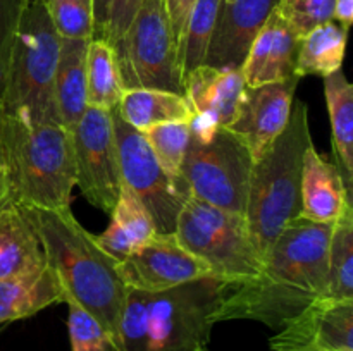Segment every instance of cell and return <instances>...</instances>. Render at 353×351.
<instances>
[{
    "label": "cell",
    "instance_id": "6da1fadb",
    "mask_svg": "<svg viewBox=\"0 0 353 351\" xmlns=\"http://www.w3.org/2000/svg\"><path fill=\"white\" fill-rule=\"evenodd\" d=\"M333 224L296 217L276 237L254 277L223 281L212 322L257 320L279 330L316 299L327 295Z\"/></svg>",
    "mask_w": 353,
    "mask_h": 351
},
{
    "label": "cell",
    "instance_id": "7a4b0ae2",
    "mask_svg": "<svg viewBox=\"0 0 353 351\" xmlns=\"http://www.w3.org/2000/svg\"><path fill=\"white\" fill-rule=\"evenodd\" d=\"M21 209L40 237L48 267L61 282L64 301L71 299L92 313L109 334L116 351L128 295L119 262L78 222L71 209Z\"/></svg>",
    "mask_w": 353,
    "mask_h": 351
},
{
    "label": "cell",
    "instance_id": "3957f363",
    "mask_svg": "<svg viewBox=\"0 0 353 351\" xmlns=\"http://www.w3.org/2000/svg\"><path fill=\"white\" fill-rule=\"evenodd\" d=\"M223 279L214 275L164 291L128 289L116 351H199L207 348Z\"/></svg>",
    "mask_w": 353,
    "mask_h": 351
},
{
    "label": "cell",
    "instance_id": "277c9868",
    "mask_svg": "<svg viewBox=\"0 0 353 351\" xmlns=\"http://www.w3.org/2000/svg\"><path fill=\"white\" fill-rule=\"evenodd\" d=\"M312 143L307 103L293 102L288 124L254 162L248 182L247 220L254 246L264 264L276 237L302 210L303 155Z\"/></svg>",
    "mask_w": 353,
    "mask_h": 351
},
{
    "label": "cell",
    "instance_id": "5b68a950",
    "mask_svg": "<svg viewBox=\"0 0 353 351\" xmlns=\"http://www.w3.org/2000/svg\"><path fill=\"white\" fill-rule=\"evenodd\" d=\"M2 140L12 203L69 209L76 186L71 131L62 124H26L2 112Z\"/></svg>",
    "mask_w": 353,
    "mask_h": 351
},
{
    "label": "cell",
    "instance_id": "8992f818",
    "mask_svg": "<svg viewBox=\"0 0 353 351\" xmlns=\"http://www.w3.org/2000/svg\"><path fill=\"white\" fill-rule=\"evenodd\" d=\"M61 36L43 0H24L14 36L2 112L26 124H62L55 105Z\"/></svg>",
    "mask_w": 353,
    "mask_h": 351
},
{
    "label": "cell",
    "instance_id": "52a82bcc",
    "mask_svg": "<svg viewBox=\"0 0 353 351\" xmlns=\"http://www.w3.org/2000/svg\"><path fill=\"white\" fill-rule=\"evenodd\" d=\"M174 236L185 250L205 262L217 279L254 277L262 270L245 217L192 195L179 210Z\"/></svg>",
    "mask_w": 353,
    "mask_h": 351
},
{
    "label": "cell",
    "instance_id": "ba28073f",
    "mask_svg": "<svg viewBox=\"0 0 353 351\" xmlns=\"http://www.w3.org/2000/svg\"><path fill=\"white\" fill-rule=\"evenodd\" d=\"M254 162L248 148L226 127H217L207 138L190 133L181 179L195 198L245 217Z\"/></svg>",
    "mask_w": 353,
    "mask_h": 351
},
{
    "label": "cell",
    "instance_id": "9c48e42d",
    "mask_svg": "<svg viewBox=\"0 0 353 351\" xmlns=\"http://www.w3.org/2000/svg\"><path fill=\"white\" fill-rule=\"evenodd\" d=\"M112 50L123 89L155 88L185 95L164 0H141Z\"/></svg>",
    "mask_w": 353,
    "mask_h": 351
},
{
    "label": "cell",
    "instance_id": "30bf717a",
    "mask_svg": "<svg viewBox=\"0 0 353 351\" xmlns=\"http://www.w3.org/2000/svg\"><path fill=\"white\" fill-rule=\"evenodd\" d=\"M123 182H126L154 219L157 233H174L176 220L190 196L183 179H172L157 162L143 134L110 110Z\"/></svg>",
    "mask_w": 353,
    "mask_h": 351
},
{
    "label": "cell",
    "instance_id": "8fae6325",
    "mask_svg": "<svg viewBox=\"0 0 353 351\" xmlns=\"http://www.w3.org/2000/svg\"><path fill=\"white\" fill-rule=\"evenodd\" d=\"M76 184L90 205L110 213L121 193L119 157L109 110L88 107L71 129Z\"/></svg>",
    "mask_w": 353,
    "mask_h": 351
},
{
    "label": "cell",
    "instance_id": "7c38bea8",
    "mask_svg": "<svg viewBox=\"0 0 353 351\" xmlns=\"http://www.w3.org/2000/svg\"><path fill=\"white\" fill-rule=\"evenodd\" d=\"M119 274L128 289L155 292L210 277L212 272L205 262L179 244L174 233H155L150 241L119 262Z\"/></svg>",
    "mask_w": 353,
    "mask_h": 351
},
{
    "label": "cell",
    "instance_id": "4fadbf2b",
    "mask_svg": "<svg viewBox=\"0 0 353 351\" xmlns=\"http://www.w3.org/2000/svg\"><path fill=\"white\" fill-rule=\"evenodd\" d=\"M271 351H353V299H316L269 339Z\"/></svg>",
    "mask_w": 353,
    "mask_h": 351
},
{
    "label": "cell",
    "instance_id": "5bb4252c",
    "mask_svg": "<svg viewBox=\"0 0 353 351\" xmlns=\"http://www.w3.org/2000/svg\"><path fill=\"white\" fill-rule=\"evenodd\" d=\"M299 81L300 78H292L281 83L245 86L236 114L226 129L248 148L254 160L262 157L288 124Z\"/></svg>",
    "mask_w": 353,
    "mask_h": 351
},
{
    "label": "cell",
    "instance_id": "9a60e30c",
    "mask_svg": "<svg viewBox=\"0 0 353 351\" xmlns=\"http://www.w3.org/2000/svg\"><path fill=\"white\" fill-rule=\"evenodd\" d=\"M245 86L240 69L200 65L190 72L185 81V96L193 110L190 133L207 138L217 127H226L236 114Z\"/></svg>",
    "mask_w": 353,
    "mask_h": 351
},
{
    "label": "cell",
    "instance_id": "2e32d148",
    "mask_svg": "<svg viewBox=\"0 0 353 351\" xmlns=\"http://www.w3.org/2000/svg\"><path fill=\"white\" fill-rule=\"evenodd\" d=\"M278 0H221L203 65L241 69L250 45L268 23Z\"/></svg>",
    "mask_w": 353,
    "mask_h": 351
},
{
    "label": "cell",
    "instance_id": "e0dca14e",
    "mask_svg": "<svg viewBox=\"0 0 353 351\" xmlns=\"http://www.w3.org/2000/svg\"><path fill=\"white\" fill-rule=\"evenodd\" d=\"M300 38L278 16L276 10L269 16L241 65V76L247 86H261L299 78L295 74Z\"/></svg>",
    "mask_w": 353,
    "mask_h": 351
},
{
    "label": "cell",
    "instance_id": "ac0fdd59",
    "mask_svg": "<svg viewBox=\"0 0 353 351\" xmlns=\"http://www.w3.org/2000/svg\"><path fill=\"white\" fill-rule=\"evenodd\" d=\"M302 210L300 217L319 224H334L345 209L352 205V193L347 191L338 167L310 145L303 155Z\"/></svg>",
    "mask_w": 353,
    "mask_h": 351
},
{
    "label": "cell",
    "instance_id": "d6986e66",
    "mask_svg": "<svg viewBox=\"0 0 353 351\" xmlns=\"http://www.w3.org/2000/svg\"><path fill=\"white\" fill-rule=\"evenodd\" d=\"M47 267L43 246L16 203L0 209V279L34 274Z\"/></svg>",
    "mask_w": 353,
    "mask_h": 351
},
{
    "label": "cell",
    "instance_id": "ffe728a7",
    "mask_svg": "<svg viewBox=\"0 0 353 351\" xmlns=\"http://www.w3.org/2000/svg\"><path fill=\"white\" fill-rule=\"evenodd\" d=\"M109 215L107 229L95 237L100 246L117 262L143 246L157 233L150 212L126 182L121 184L119 198Z\"/></svg>",
    "mask_w": 353,
    "mask_h": 351
},
{
    "label": "cell",
    "instance_id": "44dd1931",
    "mask_svg": "<svg viewBox=\"0 0 353 351\" xmlns=\"http://www.w3.org/2000/svg\"><path fill=\"white\" fill-rule=\"evenodd\" d=\"M90 40L61 38L57 69H55V105L62 126L69 131L79 123L88 109L86 95V48Z\"/></svg>",
    "mask_w": 353,
    "mask_h": 351
},
{
    "label": "cell",
    "instance_id": "7402d4cb",
    "mask_svg": "<svg viewBox=\"0 0 353 351\" xmlns=\"http://www.w3.org/2000/svg\"><path fill=\"white\" fill-rule=\"evenodd\" d=\"M61 301L64 292L48 264L34 274L0 279V323L28 319Z\"/></svg>",
    "mask_w": 353,
    "mask_h": 351
},
{
    "label": "cell",
    "instance_id": "603a6c76",
    "mask_svg": "<svg viewBox=\"0 0 353 351\" xmlns=\"http://www.w3.org/2000/svg\"><path fill=\"white\" fill-rule=\"evenodd\" d=\"M116 110L130 126L140 133L157 124L192 123L193 119V110L186 96L168 89H123Z\"/></svg>",
    "mask_w": 353,
    "mask_h": 351
},
{
    "label": "cell",
    "instance_id": "cb8c5ba5",
    "mask_svg": "<svg viewBox=\"0 0 353 351\" xmlns=\"http://www.w3.org/2000/svg\"><path fill=\"white\" fill-rule=\"evenodd\" d=\"M324 96L331 119L334 165L348 193L353 188V86L336 71L324 78Z\"/></svg>",
    "mask_w": 353,
    "mask_h": 351
},
{
    "label": "cell",
    "instance_id": "d4e9b609",
    "mask_svg": "<svg viewBox=\"0 0 353 351\" xmlns=\"http://www.w3.org/2000/svg\"><path fill=\"white\" fill-rule=\"evenodd\" d=\"M348 30L338 23L323 24L310 31L300 40L299 57H296L295 74L303 76H326L340 71L345 58Z\"/></svg>",
    "mask_w": 353,
    "mask_h": 351
},
{
    "label": "cell",
    "instance_id": "484cf974",
    "mask_svg": "<svg viewBox=\"0 0 353 351\" xmlns=\"http://www.w3.org/2000/svg\"><path fill=\"white\" fill-rule=\"evenodd\" d=\"M86 95L88 107L114 110L123 95L114 50L107 41L92 38L86 48Z\"/></svg>",
    "mask_w": 353,
    "mask_h": 351
},
{
    "label": "cell",
    "instance_id": "4316f807",
    "mask_svg": "<svg viewBox=\"0 0 353 351\" xmlns=\"http://www.w3.org/2000/svg\"><path fill=\"white\" fill-rule=\"evenodd\" d=\"M327 295L336 299H353V209L348 205L343 215L333 224L330 237Z\"/></svg>",
    "mask_w": 353,
    "mask_h": 351
},
{
    "label": "cell",
    "instance_id": "83f0119b",
    "mask_svg": "<svg viewBox=\"0 0 353 351\" xmlns=\"http://www.w3.org/2000/svg\"><path fill=\"white\" fill-rule=\"evenodd\" d=\"M219 6L221 0H195L185 36L178 48V64L183 86L190 72L205 62Z\"/></svg>",
    "mask_w": 353,
    "mask_h": 351
},
{
    "label": "cell",
    "instance_id": "f1b7e54d",
    "mask_svg": "<svg viewBox=\"0 0 353 351\" xmlns=\"http://www.w3.org/2000/svg\"><path fill=\"white\" fill-rule=\"evenodd\" d=\"M165 174L181 179V165L190 143V123H165L141 133Z\"/></svg>",
    "mask_w": 353,
    "mask_h": 351
},
{
    "label": "cell",
    "instance_id": "f546056e",
    "mask_svg": "<svg viewBox=\"0 0 353 351\" xmlns=\"http://www.w3.org/2000/svg\"><path fill=\"white\" fill-rule=\"evenodd\" d=\"M55 31L65 40H92L95 30L93 0H43Z\"/></svg>",
    "mask_w": 353,
    "mask_h": 351
},
{
    "label": "cell",
    "instance_id": "4dcf8cb0",
    "mask_svg": "<svg viewBox=\"0 0 353 351\" xmlns=\"http://www.w3.org/2000/svg\"><path fill=\"white\" fill-rule=\"evenodd\" d=\"M274 10L302 40L312 30L333 21L334 0H278Z\"/></svg>",
    "mask_w": 353,
    "mask_h": 351
},
{
    "label": "cell",
    "instance_id": "1f68e13d",
    "mask_svg": "<svg viewBox=\"0 0 353 351\" xmlns=\"http://www.w3.org/2000/svg\"><path fill=\"white\" fill-rule=\"evenodd\" d=\"M64 303L69 310L68 330L71 351H114L112 339L92 313L71 299H65Z\"/></svg>",
    "mask_w": 353,
    "mask_h": 351
},
{
    "label": "cell",
    "instance_id": "d6a6232c",
    "mask_svg": "<svg viewBox=\"0 0 353 351\" xmlns=\"http://www.w3.org/2000/svg\"><path fill=\"white\" fill-rule=\"evenodd\" d=\"M23 6L24 0H0V105L6 92L10 54Z\"/></svg>",
    "mask_w": 353,
    "mask_h": 351
},
{
    "label": "cell",
    "instance_id": "836d02e7",
    "mask_svg": "<svg viewBox=\"0 0 353 351\" xmlns=\"http://www.w3.org/2000/svg\"><path fill=\"white\" fill-rule=\"evenodd\" d=\"M140 3L141 0H107L105 16L93 38L107 41L114 47L126 33Z\"/></svg>",
    "mask_w": 353,
    "mask_h": 351
},
{
    "label": "cell",
    "instance_id": "e575fe53",
    "mask_svg": "<svg viewBox=\"0 0 353 351\" xmlns=\"http://www.w3.org/2000/svg\"><path fill=\"white\" fill-rule=\"evenodd\" d=\"M193 6H195V0H164L165 14H168L169 26H171L172 38H174L176 50L179 48L183 36H185Z\"/></svg>",
    "mask_w": 353,
    "mask_h": 351
},
{
    "label": "cell",
    "instance_id": "d590c367",
    "mask_svg": "<svg viewBox=\"0 0 353 351\" xmlns=\"http://www.w3.org/2000/svg\"><path fill=\"white\" fill-rule=\"evenodd\" d=\"M7 203H12L9 188V176H7L6 153H3V140H2V109H0V209Z\"/></svg>",
    "mask_w": 353,
    "mask_h": 351
},
{
    "label": "cell",
    "instance_id": "8d00e7d4",
    "mask_svg": "<svg viewBox=\"0 0 353 351\" xmlns=\"http://www.w3.org/2000/svg\"><path fill=\"white\" fill-rule=\"evenodd\" d=\"M333 21L348 30L353 21V0H334Z\"/></svg>",
    "mask_w": 353,
    "mask_h": 351
},
{
    "label": "cell",
    "instance_id": "74e56055",
    "mask_svg": "<svg viewBox=\"0 0 353 351\" xmlns=\"http://www.w3.org/2000/svg\"><path fill=\"white\" fill-rule=\"evenodd\" d=\"M107 0H93V16H95V30H93V36L99 31L100 24H102L103 16H105Z\"/></svg>",
    "mask_w": 353,
    "mask_h": 351
},
{
    "label": "cell",
    "instance_id": "f35d334b",
    "mask_svg": "<svg viewBox=\"0 0 353 351\" xmlns=\"http://www.w3.org/2000/svg\"><path fill=\"white\" fill-rule=\"evenodd\" d=\"M199 351H210V350H207V348H202V350H199Z\"/></svg>",
    "mask_w": 353,
    "mask_h": 351
},
{
    "label": "cell",
    "instance_id": "ab89813d",
    "mask_svg": "<svg viewBox=\"0 0 353 351\" xmlns=\"http://www.w3.org/2000/svg\"><path fill=\"white\" fill-rule=\"evenodd\" d=\"M223 2H233V0H223Z\"/></svg>",
    "mask_w": 353,
    "mask_h": 351
}]
</instances>
